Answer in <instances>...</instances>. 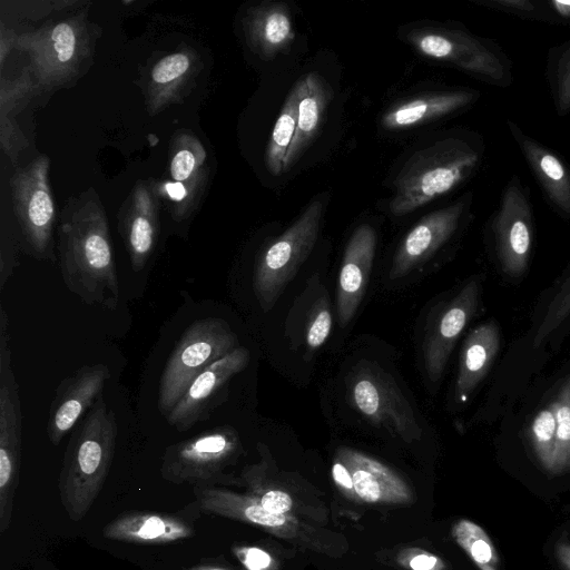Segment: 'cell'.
I'll return each mask as SVG.
<instances>
[{
  "instance_id": "obj_1",
  "label": "cell",
  "mask_w": 570,
  "mask_h": 570,
  "mask_svg": "<svg viewBox=\"0 0 570 570\" xmlns=\"http://www.w3.org/2000/svg\"><path fill=\"white\" fill-rule=\"evenodd\" d=\"M61 276L88 305L116 309L119 282L104 209L88 200L67 213L58 228Z\"/></svg>"
},
{
  "instance_id": "obj_2",
  "label": "cell",
  "mask_w": 570,
  "mask_h": 570,
  "mask_svg": "<svg viewBox=\"0 0 570 570\" xmlns=\"http://www.w3.org/2000/svg\"><path fill=\"white\" fill-rule=\"evenodd\" d=\"M118 423L102 394L71 431L58 480L70 520L85 518L99 495L116 450Z\"/></svg>"
},
{
  "instance_id": "obj_3",
  "label": "cell",
  "mask_w": 570,
  "mask_h": 570,
  "mask_svg": "<svg viewBox=\"0 0 570 570\" xmlns=\"http://www.w3.org/2000/svg\"><path fill=\"white\" fill-rule=\"evenodd\" d=\"M485 151L478 134L459 131L412 155L395 179L390 210L409 214L469 180L480 168Z\"/></svg>"
},
{
  "instance_id": "obj_4",
  "label": "cell",
  "mask_w": 570,
  "mask_h": 570,
  "mask_svg": "<svg viewBox=\"0 0 570 570\" xmlns=\"http://www.w3.org/2000/svg\"><path fill=\"white\" fill-rule=\"evenodd\" d=\"M407 39L421 55L451 65L479 81L499 88L513 82L512 61L502 47L465 28L416 29Z\"/></svg>"
},
{
  "instance_id": "obj_5",
  "label": "cell",
  "mask_w": 570,
  "mask_h": 570,
  "mask_svg": "<svg viewBox=\"0 0 570 570\" xmlns=\"http://www.w3.org/2000/svg\"><path fill=\"white\" fill-rule=\"evenodd\" d=\"M238 346V337L225 320L206 317L193 322L178 340L160 376V413L166 416L204 368Z\"/></svg>"
},
{
  "instance_id": "obj_6",
  "label": "cell",
  "mask_w": 570,
  "mask_h": 570,
  "mask_svg": "<svg viewBox=\"0 0 570 570\" xmlns=\"http://www.w3.org/2000/svg\"><path fill=\"white\" fill-rule=\"evenodd\" d=\"M240 451L237 431L230 425H219L168 445L161 456L160 475L174 484H232L235 480L224 470Z\"/></svg>"
},
{
  "instance_id": "obj_7",
  "label": "cell",
  "mask_w": 570,
  "mask_h": 570,
  "mask_svg": "<svg viewBox=\"0 0 570 570\" xmlns=\"http://www.w3.org/2000/svg\"><path fill=\"white\" fill-rule=\"evenodd\" d=\"M324 204L313 200L278 238L259 254L253 276L255 296L263 309H272L309 256L316 243Z\"/></svg>"
},
{
  "instance_id": "obj_8",
  "label": "cell",
  "mask_w": 570,
  "mask_h": 570,
  "mask_svg": "<svg viewBox=\"0 0 570 570\" xmlns=\"http://www.w3.org/2000/svg\"><path fill=\"white\" fill-rule=\"evenodd\" d=\"M194 494L198 509L204 513L242 521L332 556L341 547L335 543L334 533L308 525L292 514L269 512L249 493L244 494L218 485H195Z\"/></svg>"
},
{
  "instance_id": "obj_9",
  "label": "cell",
  "mask_w": 570,
  "mask_h": 570,
  "mask_svg": "<svg viewBox=\"0 0 570 570\" xmlns=\"http://www.w3.org/2000/svg\"><path fill=\"white\" fill-rule=\"evenodd\" d=\"M351 405L372 424L405 442L419 441L422 429L394 379L373 362L357 363L347 380Z\"/></svg>"
},
{
  "instance_id": "obj_10",
  "label": "cell",
  "mask_w": 570,
  "mask_h": 570,
  "mask_svg": "<svg viewBox=\"0 0 570 570\" xmlns=\"http://www.w3.org/2000/svg\"><path fill=\"white\" fill-rule=\"evenodd\" d=\"M19 385L11 366L9 317L0 306V533L11 524L21 461Z\"/></svg>"
},
{
  "instance_id": "obj_11",
  "label": "cell",
  "mask_w": 570,
  "mask_h": 570,
  "mask_svg": "<svg viewBox=\"0 0 570 570\" xmlns=\"http://www.w3.org/2000/svg\"><path fill=\"white\" fill-rule=\"evenodd\" d=\"M534 227L530 189L518 175H512L488 222L497 258L505 274L519 276L527 269Z\"/></svg>"
},
{
  "instance_id": "obj_12",
  "label": "cell",
  "mask_w": 570,
  "mask_h": 570,
  "mask_svg": "<svg viewBox=\"0 0 570 570\" xmlns=\"http://www.w3.org/2000/svg\"><path fill=\"white\" fill-rule=\"evenodd\" d=\"M48 169L49 160L41 156L16 170L11 187L24 252L35 258L55 263V204L48 183Z\"/></svg>"
},
{
  "instance_id": "obj_13",
  "label": "cell",
  "mask_w": 570,
  "mask_h": 570,
  "mask_svg": "<svg viewBox=\"0 0 570 570\" xmlns=\"http://www.w3.org/2000/svg\"><path fill=\"white\" fill-rule=\"evenodd\" d=\"M472 194L422 217L405 235L392 259L390 279H399L445 245L471 217Z\"/></svg>"
},
{
  "instance_id": "obj_14",
  "label": "cell",
  "mask_w": 570,
  "mask_h": 570,
  "mask_svg": "<svg viewBox=\"0 0 570 570\" xmlns=\"http://www.w3.org/2000/svg\"><path fill=\"white\" fill-rule=\"evenodd\" d=\"M80 27L61 21L32 33L20 36L16 47L26 51L36 77L42 85L55 86L71 77L82 51Z\"/></svg>"
},
{
  "instance_id": "obj_15",
  "label": "cell",
  "mask_w": 570,
  "mask_h": 570,
  "mask_svg": "<svg viewBox=\"0 0 570 570\" xmlns=\"http://www.w3.org/2000/svg\"><path fill=\"white\" fill-rule=\"evenodd\" d=\"M249 360V351L238 346L204 368L189 383L181 399L165 416L167 423L178 432H185L198 422L207 420L229 380L242 372Z\"/></svg>"
},
{
  "instance_id": "obj_16",
  "label": "cell",
  "mask_w": 570,
  "mask_h": 570,
  "mask_svg": "<svg viewBox=\"0 0 570 570\" xmlns=\"http://www.w3.org/2000/svg\"><path fill=\"white\" fill-rule=\"evenodd\" d=\"M109 377L108 366L99 363L83 365L59 383L47 423V434L53 445H58L86 415Z\"/></svg>"
},
{
  "instance_id": "obj_17",
  "label": "cell",
  "mask_w": 570,
  "mask_h": 570,
  "mask_svg": "<svg viewBox=\"0 0 570 570\" xmlns=\"http://www.w3.org/2000/svg\"><path fill=\"white\" fill-rule=\"evenodd\" d=\"M507 126L550 208L570 219V163L514 121L508 119Z\"/></svg>"
},
{
  "instance_id": "obj_18",
  "label": "cell",
  "mask_w": 570,
  "mask_h": 570,
  "mask_svg": "<svg viewBox=\"0 0 570 570\" xmlns=\"http://www.w3.org/2000/svg\"><path fill=\"white\" fill-rule=\"evenodd\" d=\"M478 295L479 283L470 281L429 325L423 356L426 374L432 382L442 376L458 337L476 309Z\"/></svg>"
},
{
  "instance_id": "obj_19",
  "label": "cell",
  "mask_w": 570,
  "mask_h": 570,
  "mask_svg": "<svg viewBox=\"0 0 570 570\" xmlns=\"http://www.w3.org/2000/svg\"><path fill=\"white\" fill-rule=\"evenodd\" d=\"M376 232L368 225H360L350 237L337 283L336 307L341 326L353 318L371 275L376 248Z\"/></svg>"
},
{
  "instance_id": "obj_20",
  "label": "cell",
  "mask_w": 570,
  "mask_h": 570,
  "mask_svg": "<svg viewBox=\"0 0 570 570\" xmlns=\"http://www.w3.org/2000/svg\"><path fill=\"white\" fill-rule=\"evenodd\" d=\"M350 471L355 497L367 503H407L413 493L406 482L384 463L343 446L336 456Z\"/></svg>"
},
{
  "instance_id": "obj_21",
  "label": "cell",
  "mask_w": 570,
  "mask_h": 570,
  "mask_svg": "<svg viewBox=\"0 0 570 570\" xmlns=\"http://www.w3.org/2000/svg\"><path fill=\"white\" fill-rule=\"evenodd\" d=\"M195 530L177 514L130 511L107 523L105 538L137 544H165L187 539Z\"/></svg>"
},
{
  "instance_id": "obj_22",
  "label": "cell",
  "mask_w": 570,
  "mask_h": 570,
  "mask_svg": "<svg viewBox=\"0 0 570 570\" xmlns=\"http://www.w3.org/2000/svg\"><path fill=\"white\" fill-rule=\"evenodd\" d=\"M481 92L473 88H453L404 100L382 118L385 129L396 130L424 124L462 111L475 104Z\"/></svg>"
},
{
  "instance_id": "obj_23",
  "label": "cell",
  "mask_w": 570,
  "mask_h": 570,
  "mask_svg": "<svg viewBox=\"0 0 570 570\" xmlns=\"http://www.w3.org/2000/svg\"><path fill=\"white\" fill-rule=\"evenodd\" d=\"M244 30L250 49L266 61L287 52L295 38L289 8L278 1L250 8L244 19Z\"/></svg>"
},
{
  "instance_id": "obj_24",
  "label": "cell",
  "mask_w": 570,
  "mask_h": 570,
  "mask_svg": "<svg viewBox=\"0 0 570 570\" xmlns=\"http://www.w3.org/2000/svg\"><path fill=\"white\" fill-rule=\"evenodd\" d=\"M305 89L298 105L295 135L284 159L283 170H289L318 135L332 100L327 81L315 72L304 76Z\"/></svg>"
},
{
  "instance_id": "obj_25",
  "label": "cell",
  "mask_w": 570,
  "mask_h": 570,
  "mask_svg": "<svg viewBox=\"0 0 570 570\" xmlns=\"http://www.w3.org/2000/svg\"><path fill=\"white\" fill-rule=\"evenodd\" d=\"M500 346V334L492 322L474 328L461 350L455 397L465 400L489 372Z\"/></svg>"
},
{
  "instance_id": "obj_26",
  "label": "cell",
  "mask_w": 570,
  "mask_h": 570,
  "mask_svg": "<svg viewBox=\"0 0 570 570\" xmlns=\"http://www.w3.org/2000/svg\"><path fill=\"white\" fill-rule=\"evenodd\" d=\"M136 209L124 223L121 233L131 267L135 272H140L154 252L157 223L145 190L136 195Z\"/></svg>"
},
{
  "instance_id": "obj_27",
  "label": "cell",
  "mask_w": 570,
  "mask_h": 570,
  "mask_svg": "<svg viewBox=\"0 0 570 570\" xmlns=\"http://www.w3.org/2000/svg\"><path fill=\"white\" fill-rule=\"evenodd\" d=\"M304 89L305 78L302 77L288 94L271 134L265 154V163L268 171L274 176L284 171V159L295 135L298 105Z\"/></svg>"
},
{
  "instance_id": "obj_28",
  "label": "cell",
  "mask_w": 570,
  "mask_h": 570,
  "mask_svg": "<svg viewBox=\"0 0 570 570\" xmlns=\"http://www.w3.org/2000/svg\"><path fill=\"white\" fill-rule=\"evenodd\" d=\"M544 77L559 117L570 114V39L548 49Z\"/></svg>"
},
{
  "instance_id": "obj_29",
  "label": "cell",
  "mask_w": 570,
  "mask_h": 570,
  "mask_svg": "<svg viewBox=\"0 0 570 570\" xmlns=\"http://www.w3.org/2000/svg\"><path fill=\"white\" fill-rule=\"evenodd\" d=\"M452 537L479 570H499L498 550L481 525L460 519L452 527Z\"/></svg>"
},
{
  "instance_id": "obj_30",
  "label": "cell",
  "mask_w": 570,
  "mask_h": 570,
  "mask_svg": "<svg viewBox=\"0 0 570 570\" xmlns=\"http://www.w3.org/2000/svg\"><path fill=\"white\" fill-rule=\"evenodd\" d=\"M556 419L553 472L570 470V389L568 383L550 404Z\"/></svg>"
},
{
  "instance_id": "obj_31",
  "label": "cell",
  "mask_w": 570,
  "mask_h": 570,
  "mask_svg": "<svg viewBox=\"0 0 570 570\" xmlns=\"http://www.w3.org/2000/svg\"><path fill=\"white\" fill-rule=\"evenodd\" d=\"M556 419L551 406L541 410L530 428V440L542 468L552 473L554 464Z\"/></svg>"
},
{
  "instance_id": "obj_32",
  "label": "cell",
  "mask_w": 570,
  "mask_h": 570,
  "mask_svg": "<svg viewBox=\"0 0 570 570\" xmlns=\"http://www.w3.org/2000/svg\"><path fill=\"white\" fill-rule=\"evenodd\" d=\"M191 68V59L185 52H176L160 59L151 70V87L157 94H167L169 89L187 76Z\"/></svg>"
},
{
  "instance_id": "obj_33",
  "label": "cell",
  "mask_w": 570,
  "mask_h": 570,
  "mask_svg": "<svg viewBox=\"0 0 570 570\" xmlns=\"http://www.w3.org/2000/svg\"><path fill=\"white\" fill-rule=\"evenodd\" d=\"M332 312L327 295L314 303L305 325V344L308 351L321 347L327 340L332 328Z\"/></svg>"
},
{
  "instance_id": "obj_34",
  "label": "cell",
  "mask_w": 570,
  "mask_h": 570,
  "mask_svg": "<svg viewBox=\"0 0 570 570\" xmlns=\"http://www.w3.org/2000/svg\"><path fill=\"white\" fill-rule=\"evenodd\" d=\"M484 8L530 21L547 22L544 0H472Z\"/></svg>"
},
{
  "instance_id": "obj_35",
  "label": "cell",
  "mask_w": 570,
  "mask_h": 570,
  "mask_svg": "<svg viewBox=\"0 0 570 570\" xmlns=\"http://www.w3.org/2000/svg\"><path fill=\"white\" fill-rule=\"evenodd\" d=\"M570 314V279L561 287L549 305L546 316L540 324L534 337V346H539L543 340L554 331Z\"/></svg>"
},
{
  "instance_id": "obj_36",
  "label": "cell",
  "mask_w": 570,
  "mask_h": 570,
  "mask_svg": "<svg viewBox=\"0 0 570 570\" xmlns=\"http://www.w3.org/2000/svg\"><path fill=\"white\" fill-rule=\"evenodd\" d=\"M249 490V494L257 498L263 508L269 512L277 514H288L293 509L292 497L279 489L268 488L259 485L256 482L249 480H243Z\"/></svg>"
},
{
  "instance_id": "obj_37",
  "label": "cell",
  "mask_w": 570,
  "mask_h": 570,
  "mask_svg": "<svg viewBox=\"0 0 570 570\" xmlns=\"http://www.w3.org/2000/svg\"><path fill=\"white\" fill-rule=\"evenodd\" d=\"M197 165L194 151L189 148H180L171 159L170 175L175 181L184 183L194 175Z\"/></svg>"
},
{
  "instance_id": "obj_38",
  "label": "cell",
  "mask_w": 570,
  "mask_h": 570,
  "mask_svg": "<svg viewBox=\"0 0 570 570\" xmlns=\"http://www.w3.org/2000/svg\"><path fill=\"white\" fill-rule=\"evenodd\" d=\"M235 554L248 570H271L272 557L256 547H243L235 550Z\"/></svg>"
},
{
  "instance_id": "obj_39",
  "label": "cell",
  "mask_w": 570,
  "mask_h": 570,
  "mask_svg": "<svg viewBox=\"0 0 570 570\" xmlns=\"http://www.w3.org/2000/svg\"><path fill=\"white\" fill-rule=\"evenodd\" d=\"M412 551L413 553L406 559L411 570H445V563L439 557L425 551Z\"/></svg>"
},
{
  "instance_id": "obj_40",
  "label": "cell",
  "mask_w": 570,
  "mask_h": 570,
  "mask_svg": "<svg viewBox=\"0 0 570 570\" xmlns=\"http://www.w3.org/2000/svg\"><path fill=\"white\" fill-rule=\"evenodd\" d=\"M547 23L570 26V0H544Z\"/></svg>"
},
{
  "instance_id": "obj_41",
  "label": "cell",
  "mask_w": 570,
  "mask_h": 570,
  "mask_svg": "<svg viewBox=\"0 0 570 570\" xmlns=\"http://www.w3.org/2000/svg\"><path fill=\"white\" fill-rule=\"evenodd\" d=\"M332 475L335 483L342 489V491H344L347 497L356 498L350 471L337 458H335L332 466Z\"/></svg>"
},
{
  "instance_id": "obj_42",
  "label": "cell",
  "mask_w": 570,
  "mask_h": 570,
  "mask_svg": "<svg viewBox=\"0 0 570 570\" xmlns=\"http://www.w3.org/2000/svg\"><path fill=\"white\" fill-rule=\"evenodd\" d=\"M165 190L168 197L174 202H181L188 195V190L184 183L170 181L165 185Z\"/></svg>"
},
{
  "instance_id": "obj_43",
  "label": "cell",
  "mask_w": 570,
  "mask_h": 570,
  "mask_svg": "<svg viewBox=\"0 0 570 570\" xmlns=\"http://www.w3.org/2000/svg\"><path fill=\"white\" fill-rule=\"evenodd\" d=\"M556 556L559 563L566 569L570 570V543L563 539L559 540L556 544Z\"/></svg>"
},
{
  "instance_id": "obj_44",
  "label": "cell",
  "mask_w": 570,
  "mask_h": 570,
  "mask_svg": "<svg viewBox=\"0 0 570 570\" xmlns=\"http://www.w3.org/2000/svg\"><path fill=\"white\" fill-rule=\"evenodd\" d=\"M187 570H230V569H226L224 567L214 566V564H199V566L189 568Z\"/></svg>"
},
{
  "instance_id": "obj_45",
  "label": "cell",
  "mask_w": 570,
  "mask_h": 570,
  "mask_svg": "<svg viewBox=\"0 0 570 570\" xmlns=\"http://www.w3.org/2000/svg\"><path fill=\"white\" fill-rule=\"evenodd\" d=\"M569 389H570V381L568 382Z\"/></svg>"
}]
</instances>
